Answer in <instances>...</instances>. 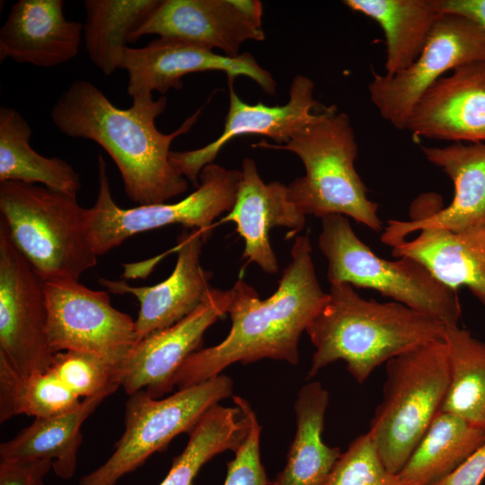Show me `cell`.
I'll return each mask as SVG.
<instances>
[{
  "label": "cell",
  "instance_id": "obj_1",
  "mask_svg": "<svg viewBox=\"0 0 485 485\" xmlns=\"http://www.w3.org/2000/svg\"><path fill=\"white\" fill-rule=\"evenodd\" d=\"M166 104V97L154 100L152 94L134 97L128 109H119L93 83L76 80L54 103L50 117L62 134L94 141L106 151L131 201L138 206L161 204L188 190L186 178L170 161V147L192 128L202 110L164 134L155 119Z\"/></svg>",
  "mask_w": 485,
  "mask_h": 485
},
{
  "label": "cell",
  "instance_id": "obj_2",
  "mask_svg": "<svg viewBox=\"0 0 485 485\" xmlns=\"http://www.w3.org/2000/svg\"><path fill=\"white\" fill-rule=\"evenodd\" d=\"M231 291L228 335L190 354L177 370L173 387L203 383L236 362L246 365L269 358L296 365L300 337L329 298L318 281L307 235L295 238L291 260L272 295L262 300L242 278Z\"/></svg>",
  "mask_w": 485,
  "mask_h": 485
},
{
  "label": "cell",
  "instance_id": "obj_3",
  "mask_svg": "<svg viewBox=\"0 0 485 485\" xmlns=\"http://www.w3.org/2000/svg\"><path fill=\"white\" fill-rule=\"evenodd\" d=\"M446 326L403 304L360 296L349 284H331L329 298L305 331L315 348L307 378L343 360L362 384L390 359L445 340Z\"/></svg>",
  "mask_w": 485,
  "mask_h": 485
},
{
  "label": "cell",
  "instance_id": "obj_4",
  "mask_svg": "<svg viewBox=\"0 0 485 485\" xmlns=\"http://www.w3.org/2000/svg\"><path fill=\"white\" fill-rule=\"evenodd\" d=\"M255 147L294 153L305 174L287 185L292 202L305 216L351 217L374 231L383 227L378 204L356 171L358 147L350 119L335 106L324 108L316 118L284 145L261 140Z\"/></svg>",
  "mask_w": 485,
  "mask_h": 485
},
{
  "label": "cell",
  "instance_id": "obj_5",
  "mask_svg": "<svg viewBox=\"0 0 485 485\" xmlns=\"http://www.w3.org/2000/svg\"><path fill=\"white\" fill-rule=\"evenodd\" d=\"M0 221L45 281L79 280L97 264L87 208L76 196L20 181L0 182Z\"/></svg>",
  "mask_w": 485,
  "mask_h": 485
},
{
  "label": "cell",
  "instance_id": "obj_6",
  "mask_svg": "<svg viewBox=\"0 0 485 485\" xmlns=\"http://www.w3.org/2000/svg\"><path fill=\"white\" fill-rule=\"evenodd\" d=\"M383 399L368 434L384 466L399 473L440 411L450 381L445 340L416 347L385 363Z\"/></svg>",
  "mask_w": 485,
  "mask_h": 485
},
{
  "label": "cell",
  "instance_id": "obj_7",
  "mask_svg": "<svg viewBox=\"0 0 485 485\" xmlns=\"http://www.w3.org/2000/svg\"><path fill=\"white\" fill-rule=\"evenodd\" d=\"M318 246L328 262L331 285L371 288L446 327L458 325L461 305L456 290L442 284L414 259L388 260L376 255L357 237L345 216L322 218Z\"/></svg>",
  "mask_w": 485,
  "mask_h": 485
},
{
  "label": "cell",
  "instance_id": "obj_8",
  "mask_svg": "<svg viewBox=\"0 0 485 485\" xmlns=\"http://www.w3.org/2000/svg\"><path fill=\"white\" fill-rule=\"evenodd\" d=\"M98 194L87 208L88 237L99 257L137 234L179 224L186 229H211L212 223L229 212L235 201L241 170L216 163L205 166L196 190L175 203L122 208L115 202L107 173V163L98 155Z\"/></svg>",
  "mask_w": 485,
  "mask_h": 485
},
{
  "label": "cell",
  "instance_id": "obj_9",
  "mask_svg": "<svg viewBox=\"0 0 485 485\" xmlns=\"http://www.w3.org/2000/svg\"><path fill=\"white\" fill-rule=\"evenodd\" d=\"M233 386V380L220 374L160 400L145 390L129 395L125 429L112 454L82 476L79 485H116L153 454L163 451L176 436L190 433L207 411L232 394Z\"/></svg>",
  "mask_w": 485,
  "mask_h": 485
},
{
  "label": "cell",
  "instance_id": "obj_10",
  "mask_svg": "<svg viewBox=\"0 0 485 485\" xmlns=\"http://www.w3.org/2000/svg\"><path fill=\"white\" fill-rule=\"evenodd\" d=\"M485 60V32L467 17L443 13L418 58L394 75L372 72L370 100L384 119L405 129L408 119L425 92L448 71Z\"/></svg>",
  "mask_w": 485,
  "mask_h": 485
},
{
  "label": "cell",
  "instance_id": "obj_11",
  "mask_svg": "<svg viewBox=\"0 0 485 485\" xmlns=\"http://www.w3.org/2000/svg\"><path fill=\"white\" fill-rule=\"evenodd\" d=\"M47 335L54 353L76 350L103 357L122 371L137 342L135 321L114 308L108 291L76 280L45 281Z\"/></svg>",
  "mask_w": 485,
  "mask_h": 485
},
{
  "label": "cell",
  "instance_id": "obj_12",
  "mask_svg": "<svg viewBox=\"0 0 485 485\" xmlns=\"http://www.w3.org/2000/svg\"><path fill=\"white\" fill-rule=\"evenodd\" d=\"M47 323L45 280L0 221V357L24 374L47 371L55 355Z\"/></svg>",
  "mask_w": 485,
  "mask_h": 485
},
{
  "label": "cell",
  "instance_id": "obj_13",
  "mask_svg": "<svg viewBox=\"0 0 485 485\" xmlns=\"http://www.w3.org/2000/svg\"><path fill=\"white\" fill-rule=\"evenodd\" d=\"M262 14L258 0H161L133 34L131 43L155 34L235 57L244 41L265 40Z\"/></svg>",
  "mask_w": 485,
  "mask_h": 485
},
{
  "label": "cell",
  "instance_id": "obj_14",
  "mask_svg": "<svg viewBox=\"0 0 485 485\" xmlns=\"http://www.w3.org/2000/svg\"><path fill=\"white\" fill-rule=\"evenodd\" d=\"M120 69L128 72V93L131 98L164 94L182 87L183 76L197 72L222 71L228 82L246 76L271 95L277 84L250 53L229 57L184 40L158 38L140 48L128 47Z\"/></svg>",
  "mask_w": 485,
  "mask_h": 485
},
{
  "label": "cell",
  "instance_id": "obj_15",
  "mask_svg": "<svg viewBox=\"0 0 485 485\" xmlns=\"http://www.w3.org/2000/svg\"><path fill=\"white\" fill-rule=\"evenodd\" d=\"M228 84L229 109L222 134L203 147L184 152L172 151L170 154L172 165L196 188L199 185L202 169L213 163L220 150L233 138L261 135L278 142V145H284L325 108L314 100V84L305 75L294 77L289 100L285 105L246 103L236 94L234 82Z\"/></svg>",
  "mask_w": 485,
  "mask_h": 485
},
{
  "label": "cell",
  "instance_id": "obj_16",
  "mask_svg": "<svg viewBox=\"0 0 485 485\" xmlns=\"http://www.w3.org/2000/svg\"><path fill=\"white\" fill-rule=\"evenodd\" d=\"M231 300V288L212 287L188 316L137 341L124 363L120 387L128 396L145 390L158 399L170 392L177 370L190 354L201 348L204 333L227 313Z\"/></svg>",
  "mask_w": 485,
  "mask_h": 485
},
{
  "label": "cell",
  "instance_id": "obj_17",
  "mask_svg": "<svg viewBox=\"0 0 485 485\" xmlns=\"http://www.w3.org/2000/svg\"><path fill=\"white\" fill-rule=\"evenodd\" d=\"M212 228L184 229L177 237V260L172 274L148 287H133L125 280L100 278L99 282L112 294H130L139 303L135 320L137 341L166 329L196 310L212 287L211 273L200 265L202 248Z\"/></svg>",
  "mask_w": 485,
  "mask_h": 485
},
{
  "label": "cell",
  "instance_id": "obj_18",
  "mask_svg": "<svg viewBox=\"0 0 485 485\" xmlns=\"http://www.w3.org/2000/svg\"><path fill=\"white\" fill-rule=\"evenodd\" d=\"M405 129L415 138L485 143V60L439 78L420 97Z\"/></svg>",
  "mask_w": 485,
  "mask_h": 485
},
{
  "label": "cell",
  "instance_id": "obj_19",
  "mask_svg": "<svg viewBox=\"0 0 485 485\" xmlns=\"http://www.w3.org/2000/svg\"><path fill=\"white\" fill-rule=\"evenodd\" d=\"M421 151L452 180L454 197L447 207L425 214L419 210L411 220H389L381 241L392 247L425 228L459 231L485 219V143L421 146Z\"/></svg>",
  "mask_w": 485,
  "mask_h": 485
},
{
  "label": "cell",
  "instance_id": "obj_20",
  "mask_svg": "<svg viewBox=\"0 0 485 485\" xmlns=\"http://www.w3.org/2000/svg\"><path fill=\"white\" fill-rule=\"evenodd\" d=\"M241 173L234 204L221 222L235 224L245 243L243 258L264 272L275 274L278 263L269 241L270 230L287 227L295 234L304 226L305 215L289 198L287 185L263 181L252 159L242 161Z\"/></svg>",
  "mask_w": 485,
  "mask_h": 485
},
{
  "label": "cell",
  "instance_id": "obj_21",
  "mask_svg": "<svg viewBox=\"0 0 485 485\" xmlns=\"http://www.w3.org/2000/svg\"><path fill=\"white\" fill-rule=\"evenodd\" d=\"M84 24L68 21L63 0H19L0 30V61L49 68L79 52Z\"/></svg>",
  "mask_w": 485,
  "mask_h": 485
},
{
  "label": "cell",
  "instance_id": "obj_22",
  "mask_svg": "<svg viewBox=\"0 0 485 485\" xmlns=\"http://www.w3.org/2000/svg\"><path fill=\"white\" fill-rule=\"evenodd\" d=\"M392 248L394 257L418 260L442 284L467 287L485 306V219L459 231L425 228Z\"/></svg>",
  "mask_w": 485,
  "mask_h": 485
},
{
  "label": "cell",
  "instance_id": "obj_23",
  "mask_svg": "<svg viewBox=\"0 0 485 485\" xmlns=\"http://www.w3.org/2000/svg\"><path fill=\"white\" fill-rule=\"evenodd\" d=\"M107 397L102 394L83 399L70 410L34 419L15 436L0 445V459H48L58 478L72 479L83 440L81 427Z\"/></svg>",
  "mask_w": 485,
  "mask_h": 485
},
{
  "label": "cell",
  "instance_id": "obj_24",
  "mask_svg": "<svg viewBox=\"0 0 485 485\" xmlns=\"http://www.w3.org/2000/svg\"><path fill=\"white\" fill-rule=\"evenodd\" d=\"M329 393L319 382L304 384L295 402L296 432L284 469L271 485H324L341 455L322 440Z\"/></svg>",
  "mask_w": 485,
  "mask_h": 485
},
{
  "label": "cell",
  "instance_id": "obj_25",
  "mask_svg": "<svg viewBox=\"0 0 485 485\" xmlns=\"http://www.w3.org/2000/svg\"><path fill=\"white\" fill-rule=\"evenodd\" d=\"M343 4L370 17L383 29L386 75L406 69L418 58L444 13L438 0H344Z\"/></svg>",
  "mask_w": 485,
  "mask_h": 485
},
{
  "label": "cell",
  "instance_id": "obj_26",
  "mask_svg": "<svg viewBox=\"0 0 485 485\" xmlns=\"http://www.w3.org/2000/svg\"><path fill=\"white\" fill-rule=\"evenodd\" d=\"M32 131L27 120L13 108H0V182L40 184L76 196L79 174L66 160L46 157L30 145Z\"/></svg>",
  "mask_w": 485,
  "mask_h": 485
},
{
  "label": "cell",
  "instance_id": "obj_27",
  "mask_svg": "<svg viewBox=\"0 0 485 485\" xmlns=\"http://www.w3.org/2000/svg\"><path fill=\"white\" fill-rule=\"evenodd\" d=\"M485 444V429L439 411L398 473L406 485H433Z\"/></svg>",
  "mask_w": 485,
  "mask_h": 485
},
{
  "label": "cell",
  "instance_id": "obj_28",
  "mask_svg": "<svg viewBox=\"0 0 485 485\" xmlns=\"http://www.w3.org/2000/svg\"><path fill=\"white\" fill-rule=\"evenodd\" d=\"M161 0H84L85 49L93 65L110 75L120 65L128 43Z\"/></svg>",
  "mask_w": 485,
  "mask_h": 485
},
{
  "label": "cell",
  "instance_id": "obj_29",
  "mask_svg": "<svg viewBox=\"0 0 485 485\" xmlns=\"http://www.w3.org/2000/svg\"><path fill=\"white\" fill-rule=\"evenodd\" d=\"M249 428L248 415L241 406L215 405L190 430L184 450L159 485H192L199 470L214 456L226 450L235 452Z\"/></svg>",
  "mask_w": 485,
  "mask_h": 485
},
{
  "label": "cell",
  "instance_id": "obj_30",
  "mask_svg": "<svg viewBox=\"0 0 485 485\" xmlns=\"http://www.w3.org/2000/svg\"><path fill=\"white\" fill-rule=\"evenodd\" d=\"M449 386L441 411L485 429V341L457 326L446 327Z\"/></svg>",
  "mask_w": 485,
  "mask_h": 485
},
{
  "label": "cell",
  "instance_id": "obj_31",
  "mask_svg": "<svg viewBox=\"0 0 485 485\" xmlns=\"http://www.w3.org/2000/svg\"><path fill=\"white\" fill-rule=\"evenodd\" d=\"M80 398L50 371L24 374L0 357V422L18 416H55L76 407Z\"/></svg>",
  "mask_w": 485,
  "mask_h": 485
},
{
  "label": "cell",
  "instance_id": "obj_32",
  "mask_svg": "<svg viewBox=\"0 0 485 485\" xmlns=\"http://www.w3.org/2000/svg\"><path fill=\"white\" fill-rule=\"evenodd\" d=\"M48 370L80 399L102 394L110 396L120 387L121 369L93 353L57 352Z\"/></svg>",
  "mask_w": 485,
  "mask_h": 485
},
{
  "label": "cell",
  "instance_id": "obj_33",
  "mask_svg": "<svg viewBox=\"0 0 485 485\" xmlns=\"http://www.w3.org/2000/svg\"><path fill=\"white\" fill-rule=\"evenodd\" d=\"M324 485H406L384 464L367 433L356 437L334 464Z\"/></svg>",
  "mask_w": 485,
  "mask_h": 485
},
{
  "label": "cell",
  "instance_id": "obj_34",
  "mask_svg": "<svg viewBox=\"0 0 485 485\" xmlns=\"http://www.w3.org/2000/svg\"><path fill=\"white\" fill-rule=\"evenodd\" d=\"M233 399L247 413L250 428L246 438L234 452V458L227 463L224 485H271L260 460V426L256 414L243 398L234 396Z\"/></svg>",
  "mask_w": 485,
  "mask_h": 485
},
{
  "label": "cell",
  "instance_id": "obj_35",
  "mask_svg": "<svg viewBox=\"0 0 485 485\" xmlns=\"http://www.w3.org/2000/svg\"><path fill=\"white\" fill-rule=\"evenodd\" d=\"M51 469L48 459H0V485H46L44 479Z\"/></svg>",
  "mask_w": 485,
  "mask_h": 485
},
{
  "label": "cell",
  "instance_id": "obj_36",
  "mask_svg": "<svg viewBox=\"0 0 485 485\" xmlns=\"http://www.w3.org/2000/svg\"><path fill=\"white\" fill-rule=\"evenodd\" d=\"M485 478V444L453 472L433 485H481Z\"/></svg>",
  "mask_w": 485,
  "mask_h": 485
},
{
  "label": "cell",
  "instance_id": "obj_37",
  "mask_svg": "<svg viewBox=\"0 0 485 485\" xmlns=\"http://www.w3.org/2000/svg\"><path fill=\"white\" fill-rule=\"evenodd\" d=\"M438 4L442 13L467 17L485 32V0H438Z\"/></svg>",
  "mask_w": 485,
  "mask_h": 485
}]
</instances>
